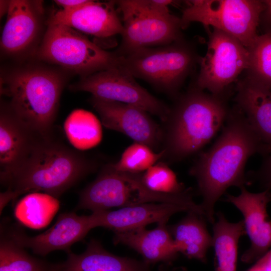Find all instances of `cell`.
I'll use <instances>...</instances> for the list:
<instances>
[{"instance_id": "6da1fadb", "label": "cell", "mask_w": 271, "mask_h": 271, "mask_svg": "<svg viewBox=\"0 0 271 271\" xmlns=\"http://www.w3.org/2000/svg\"><path fill=\"white\" fill-rule=\"evenodd\" d=\"M222 133L209 150L202 153L190 170L196 179L206 219L215 223L214 206L227 189L248 183L244 175L248 159L268 152L236 105L230 109Z\"/></svg>"}, {"instance_id": "7a4b0ae2", "label": "cell", "mask_w": 271, "mask_h": 271, "mask_svg": "<svg viewBox=\"0 0 271 271\" xmlns=\"http://www.w3.org/2000/svg\"><path fill=\"white\" fill-rule=\"evenodd\" d=\"M164 130L165 157L181 161L199 151L225 122V97L207 94L193 85L178 96Z\"/></svg>"}, {"instance_id": "3957f363", "label": "cell", "mask_w": 271, "mask_h": 271, "mask_svg": "<svg viewBox=\"0 0 271 271\" xmlns=\"http://www.w3.org/2000/svg\"><path fill=\"white\" fill-rule=\"evenodd\" d=\"M93 166L51 138L42 139L24 163L2 184L13 203L20 195L41 192L57 198L90 173Z\"/></svg>"}, {"instance_id": "277c9868", "label": "cell", "mask_w": 271, "mask_h": 271, "mask_svg": "<svg viewBox=\"0 0 271 271\" xmlns=\"http://www.w3.org/2000/svg\"><path fill=\"white\" fill-rule=\"evenodd\" d=\"M64 86L61 77L43 68L15 70L3 79L1 93L11 110L34 132L51 138Z\"/></svg>"}, {"instance_id": "5b68a950", "label": "cell", "mask_w": 271, "mask_h": 271, "mask_svg": "<svg viewBox=\"0 0 271 271\" xmlns=\"http://www.w3.org/2000/svg\"><path fill=\"white\" fill-rule=\"evenodd\" d=\"M148 203H169L184 205L199 214L203 212L200 204L193 199L190 189L178 194L154 192L142 182L140 174L117 171L109 164L79 194L77 209L92 212L109 210Z\"/></svg>"}, {"instance_id": "8992f818", "label": "cell", "mask_w": 271, "mask_h": 271, "mask_svg": "<svg viewBox=\"0 0 271 271\" xmlns=\"http://www.w3.org/2000/svg\"><path fill=\"white\" fill-rule=\"evenodd\" d=\"M118 56L119 64L135 78L142 79L176 98L200 58L195 47L184 38L168 45L142 48Z\"/></svg>"}, {"instance_id": "52a82bcc", "label": "cell", "mask_w": 271, "mask_h": 271, "mask_svg": "<svg viewBox=\"0 0 271 271\" xmlns=\"http://www.w3.org/2000/svg\"><path fill=\"white\" fill-rule=\"evenodd\" d=\"M123 31L118 56L142 48L168 45L183 38L181 19L172 14L170 0L115 1Z\"/></svg>"}, {"instance_id": "ba28073f", "label": "cell", "mask_w": 271, "mask_h": 271, "mask_svg": "<svg viewBox=\"0 0 271 271\" xmlns=\"http://www.w3.org/2000/svg\"><path fill=\"white\" fill-rule=\"evenodd\" d=\"M188 4L180 18L182 30L198 22L233 37L247 49L258 36L262 1L194 0Z\"/></svg>"}, {"instance_id": "9c48e42d", "label": "cell", "mask_w": 271, "mask_h": 271, "mask_svg": "<svg viewBox=\"0 0 271 271\" xmlns=\"http://www.w3.org/2000/svg\"><path fill=\"white\" fill-rule=\"evenodd\" d=\"M42 60L86 76L119 63L116 52H109L80 32L62 24L48 23L38 49Z\"/></svg>"}, {"instance_id": "30bf717a", "label": "cell", "mask_w": 271, "mask_h": 271, "mask_svg": "<svg viewBox=\"0 0 271 271\" xmlns=\"http://www.w3.org/2000/svg\"><path fill=\"white\" fill-rule=\"evenodd\" d=\"M208 34L207 52L200 57V70L193 85L225 97L228 87L247 69L249 51L237 39L218 29L208 30Z\"/></svg>"}, {"instance_id": "8fae6325", "label": "cell", "mask_w": 271, "mask_h": 271, "mask_svg": "<svg viewBox=\"0 0 271 271\" xmlns=\"http://www.w3.org/2000/svg\"><path fill=\"white\" fill-rule=\"evenodd\" d=\"M74 91L90 93L102 99L138 107L156 115L165 123L171 108L140 85L135 77L119 63L103 70L84 76L71 85Z\"/></svg>"}, {"instance_id": "7c38bea8", "label": "cell", "mask_w": 271, "mask_h": 271, "mask_svg": "<svg viewBox=\"0 0 271 271\" xmlns=\"http://www.w3.org/2000/svg\"><path fill=\"white\" fill-rule=\"evenodd\" d=\"M89 102L106 128L120 132L134 142L146 145L153 150L163 143L164 131L146 111L128 104L93 96Z\"/></svg>"}, {"instance_id": "4fadbf2b", "label": "cell", "mask_w": 271, "mask_h": 271, "mask_svg": "<svg viewBox=\"0 0 271 271\" xmlns=\"http://www.w3.org/2000/svg\"><path fill=\"white\" fill-rule=\"evenodd\" d=\"M238 196L227 194L225 201L232 204L243 216L246 233L250 245L241 256L245 263L256 261L271 249V220L267 206L271 201V190L251 193L245 187Z\"/></svg>"}, {"instance_id": "5bb4252c", "label": "cell", "mask_w": 271, "mask_h": 271, "mask_svg": "<svg viewBox=\"0 0 271 271\" xmlns=\"http://www.w3.org/2000/svg\"><path fill=\"white\" fill-rule=\"evenodd\" d=\"M94 228L90 215L80 216L75 212H66L59 215L50 229L39 235L30 236L14 229L7 235L24 248L45 256L55 250L71 252V246L83 239Z\"/></svg>"}, {"instance_id": "9a60e30c", "label": "cell", "mask_w": 271, "mask_h": 271, "mask_svg": "<svg viewBox=\"0 0 271 271\" xmlns=\"http://www.w3.org/2000/svg\"><path fill=\"white\" fill-rule=\"evenodd\" d=\"M44 14L42 1H10L1 39V50L14 55L28 50L39 35Z\"/></svg>"}, {"instance_id": "2e32d148", "label": "cell", "mask_w": 271, "mask_h": 271, "mask_svg": "<svg viewBox=\"0 0 271 271\" xmlns=\"http://www.w3.org/2000/svg\"><path fill=\"white\" fill-rule=\"evenodd\" d=\"M43 138L26 124L9 106L2 107L0 115L1 183L24 163L36 145Z\"/></svg>"}, {"instance_id": "e0dca14e", "label": "cell", "mask_w": 271, "mask_h": 271, "mask_svg": "<svg viewBox=\"0 0 271 271\" xmlns=\"http://www.w3.org/2000/svg\"><path fill=\"white\" fill-rule=\"evenodd\" d=\"M192 212L187 207L169 203H148L119 208L115 210H100L90 214L94 227H103L115 232L144 227L153 223L168 221L180 212Z\"/></svg>"}, {"instance_id": "ac0fdd59", "label": "cell", "mask_w": 271, "mask_h": 271, "mask_svg": "<svg viewBox=\"0 0 271 271\" xmlns=\"http://www.w3.org/2000/svg\"><path fill=\"white\" fill-rule=\"evenodd\" d=\"M115 1L89 2L71 12L61 10L53 14L48 23L62 24L78 31L99 38L122 35V22L118 17Z\"/></svg>"}, {"instance_id": "d6986e66", "label": "cell", "mask_w": 271, "mask_h": 271, "mask_svg": "<svg viewBox=\"0 0 271 271\" xmlns=\"http://www.w3.org/2000/svg\"><path fill=\"white\" fill-rule=\"evenodd\" d=\"M167 221L158 223L153 229L146 227L115 232L113 242L126 245L140 254L149 264L162 262L171 264L178 255Z\"/></svg>"}, {"instance_id": "ffe728a7", "label": "cell", "mask_w": 271, "mask_h": 271, "mask_svg": "<svg viewBox=\"0 0 271 271\" xmlns=\"http://www.w3.org/2000/svg\"><path fill=\"white\" fill-rule=\"evenodd\" d=\"M234 100L271 154V90L245 77L236 85Z\"/></svg>"}, {"instance_id": "44dd1931", "label": "cell", "mask_w": 271, "mask_h": 271, "mask_svg": "<svg viewBox=\"0 0 271 271\" xmlns=\"http://www.w3.org/2000/svg\"><path fill=\"white\" fill-rule=\"evenodd\" d=\"M67 254L65 261L53 265V271H150V265L144 261L114 255L95 239L82 253Z\"/></svg>"}, {"instance_id": "7402d4cb", "label": "cell", "mask_w": 271, "mask_h": 271, "mask_svg": "<svg viewBox=\"0 0 271 271\" xmlns=\"http://www.w3.org/2000/svg\"><path fill=\"white\" fill-rule=\"evenodd\" d=\"M205 218L194 212L168 227L176 248L188 258L206 260L208 249L213 246V236L209 233Z\"/></svg>"}, {"instance_id": "603a6c76", "label": "cell", "mask_w": 271, "mask_h": 271, "mask_svg": "<svg viewBox=\"0 0 271 271\" xmlns=\"http://www.w3.org/2000/svg\"><path fill=\"white\" fill-rule=\"evenodd\" d=\"M213 224V247L216 259V271H236L238 245L245 234L244 222H229L221 212Z\"/></svg>"}, {"instance_id": "cb8c5ba5", "label": "cell", "mask_w": 271, "mask_h": 271, "mask_svg": "<svg viewBox=\"0 0 271 271\" xmlns=\"http://www.w3.org/2000/svg\"><path fill=\"white\" fill-rule=\"evenodd\" d=\"M59 207L58 198L42 192H33L18 202L14 215L23 225L33 229H41L50 223Z\"/></svg>"}, {"instance_id": "d4e9b609", "label": "cell", "mask_w": 271, "mask_h": 271, "mask_svg": "<svg viewBox=\"0 0 271 271\" xmlns=\"http://www.w3.org/2000/svg\"><path fill=\"white\" fill-rule=\"evenodd\" d=\"M66 136L70 144L79 150L96 145L101 138V129L97 118L83 109L72 111L64 123Z\"/></svg>"}, {"instance_id": "484cf974", "label": "cell", "mask_w": 271, "mask_h": 271, "mask_svg": "<svg viewBox=\"0 0 271 271\" xmlns=\"http://www.w3.org/2000/svg\"><path fill=\"white\" fill-rule=\"evenodd\" d=\"M7 235H1L0 271H53V265L29 254Z\"/></svg>"}, {"instance_id": "4316f807", "label": "cell", "mask_w": 271, "mask_h": 271, "mask_svg": "<svg viewBox=\"0 0 271 271\" xmlns=\"http://www.w3.org/2000/svg\"><path fill=\"white\" fill-rule=\"evenodd\" d=\"M248 50L246 77L271 90V33L258 35Z\"/></svg>"}, {"instance_id": "83f0119b", "label": "cell", "mask_w": 271, "mask_h": 271, "mask_svg": "<svg viewBox=\"0 0 271 271\" xmlns=\"http://www.w3.org/2000/svg\"><path fill=\"white\" fill-rule=\"evenodd\" d=\"M164 157L165 152L163 150L159 153H155L148 146L134 142L124 151L118 161L109 165L117 171L141 174Z\"/></svg>"}, {"instance_id": "f1b7e54d", "label": "cell", "mask_w": 271, "mask_h": 271, "mask_svg": "<svg viewBox=\"0 0 271 271\" xmlns=\"http://www.w3.org/2000/svg\"><path fill=\"white\" fill-rule=\"evenodd\" d=\"M140 176L143 184L154 192L174 195L180 194L187 190L165 163H157L140 174Z\"/></svg>"}, {"instance_id": "f546056e", "label": "cell", "mask_w": 271, "mask_h": 271, "mask_svg": "<svg viewBox=\"0 0 271 271\" xmlns=\"http://www.w3.org/2000/svg\"><path fill=\"white\" fill-rule=\"evenodd\" d=\"M264 190H271V154L264 160L259 169L253 174Z\"/></svg>"}, {"instance_id": "4dcf8cb0", "label": "cell", "mask_w": 271, "mask_h": 271, "mask_svg": "<svg viewBox=\"0 0 271 271\" xmlns=\"http://www.w3.org/2000/svg\"><path fill=\"white\" fill-rule=\"evenodd\" d=\"M246 271H271V249Z\"/></svg>"}, {"instance_id": "1f68e13d", "label": "cell", "mask_w": 271, "mask_h": 271, "mask_svg": "<svg viewBox=\"0 0 271 271\" xmlns=\"http://www.w3.org/2000/svg\"><path fill=\"white\" fill-rule=\"evenodd\" d=\"M59 6L62 8L61 11L65 12L75 11L86 5L89 1H67L57 0L54 1Z\"/></svg>"}, {"instance_id": "d6a6232c", "label": "cell", "mask_w": 271, "mask_h": 271, "mask_svg": "<svg viewBox=\"0 0 271 271\" xmlns=\"http://www.w3.org/2000/svg\"><path fill=\"white\" fill-rule=\"evenodd\" d=\"M264 8L259 20L266 28L268 29L266 33H271V0L262 1Z\"/></svg>"}, {"instance_id": "836d02e7", "label": "cell", "mask_w": 271, "mask_h": 271, "mask_svg": "<svg viewBox=\"0 0 271 271\" xmlns=\"http://www.w3.org/2000/svg\"><path fill=\"white\" fill-rule=\"evenodd\" d=\"M1 17L5 15L6 14H7L9 8L10 1H1Z\"/></svg>"}, {"instance_id": "e575fe53", "label": "cell", "mask_w": 271, "mask_h": 271, "mask_svg": "<svg viewBox=\"0 0 271 271\" xmlns=\"http://www.w3.org/2000/svg\"><path fill=\"white\" fill-rule=\"evenodd\" d=\"M159 271H186L183 267L170 268V264H162L159 267Z\"/></svg>"}]
</instances>
